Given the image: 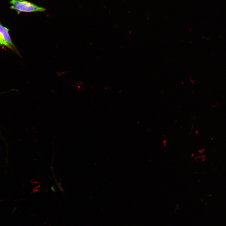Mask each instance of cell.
Listing matches in <instances>:
<instances>
[{"label":"cell","mask_w":226,"mask_h":226,"mask_svg":"<svg viewBox=\"0 0 226 226\" xmlns=\"http://www.w3.org/2000/svg\"><path fill=\"white\" fill-rule=\"evenodd\" d=\"M8 31L9 29L0 24V34L4 40L11 47L12 49L17 51L12 41Z\"/></svg>","instance_id":"obj_2"},{"label":"cell","mask_w":226,"mask_h":226,"mask_svg":"<svg viewBox=\"0 0 226 226\" xmlns=\"http://www.w3.org/2000/svg\"><path fill=\"white\" fill-rule=\"evenodd\" d=\"M0 45L4 46H6L11 49V47L4 40L1 35L0 34Z\"/></svg>","instance_id":"obj_3"},{"label":"cell","mask_w":226,"mask_h":226,"mask_svg":"<svg viewBox=\"0 0 226 226\" xmlns=\"http://www.w3.org/2000/svg\"><path fill=\"white\" fill-rule=\"evenodd\" d=\"M10 9L15 10L18 14L20 13L44 12V7L39 6L34 3L25 0H10Z\"/></svg>","instance_id":"obj_1"}]
</instances>
